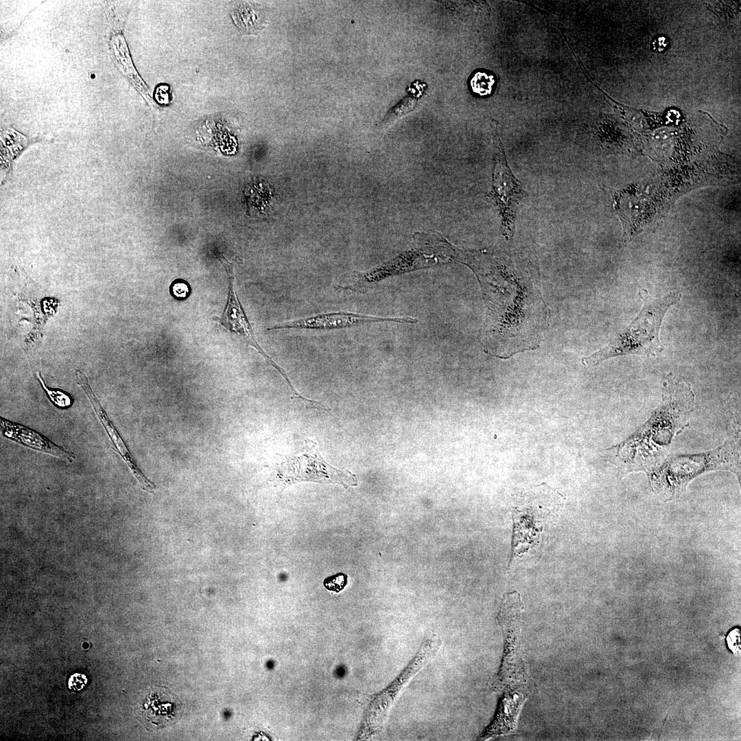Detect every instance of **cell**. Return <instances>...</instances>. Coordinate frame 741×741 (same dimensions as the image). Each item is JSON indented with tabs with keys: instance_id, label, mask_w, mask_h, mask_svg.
Here are the masks:
<instances>
[{
	"instance_id": "6da1fadb",
	"label": "cell",
	"mask_w": 741,
	"mask_h": 741,
	"mask_svg": "<svg viewBox=\"0 0 741 741\" xmlns=\"http://www.w3.org/2000/svg\"><path fill=\"white\" fill-rule=\"evenodd\" d=\"M469 256L467 264L478 277L487 308V346L504 359L538 348L550 312L537 266L522 252Z\"/></svg>"
},
{
	"instance_id": "7a4b0ae2",
	"label": "cell",
	"mask_w": 741,
	"mask_h": 741,
	"mask_svg": "<svg viewBox=\"0 0 741 741\" xmlns=\"http://www.w3.org/2000/svg\"><path fill=\"white\" fill-rule=\"evenodd\" d=\"M643 305L631 324L607 346L582 359L584 365H597L611 357L626 355L657 356L663 346L659 331L663 318L670 306L679 302L681 294L672 292L655 298L646 290H639Z\"/></svg>"
},
{
	"instance_id": "3957f363",
	"label": "cell",
	"mask_w": 741,
	"mask_h": 741,
	"mask_svg": "<svg viewBox=\"0 0 741 741\" xmlns=\"http://www.w3.org/2000/svg\"><path fill=\"white\" fill-rule=\"evenodd\" d=\"M524 604L519 592L506 593L498 619L504 636V652L495 688L502 698L524 702L527 696V677L521 657L520 626Z\"/></svg>"
},
{
	"instance_id": "277c9868",
	"label": "cell",
	"mask_w": 741,
	"mask_h": 741,
	"mask_svg": "<svg viewBox=\"0 0 741 741\" xmlns=\"http://www.w3.org/2000/svg\"><path fill=\"white\" fill-rule=\"evenodd\" d=\"M305 443L303 452L298 454L279 455L277 478L283 489L300 482L338 484L345 489L357 486L355 474L337 469L323 459L315 441L305 438Z\"/></svg>"
},
{
	"instance_id": "5b68a950",
	"label": "cell",
	"mask_w": 741,
	"mask_h": 741,
	"mask_svg": "<svg viewBox=\"0 0 741 741\" xmlns=\"http://www.w3.org/2000/svg\"><path fill=\"white\" fill-rule=\"evenodd\" d=\"M492 128L494 148L492 186L486 197L497 207L502 232L506 237H510L514 231L517 207L524 191L508 165L497 124L494 120Z\"/></svg>"
},
{
	"instance_id": "8992f818",
	"label": "cell",
	"mask_w": 741,
	"mask_h": 741,
	"mask_svg": "<svg viewBox=\"0 0 741 741\" xmlns=\"http://www.w3.org/2000/svg\"><path fill=\"white\" fill-rule=\"evenodd\" d=\"M219 259L227 273L229 290L227 303L224 314L220 319V323L228 330L242 336L247 345L254 347L266 361L281 375L283 379H286L287 376L284 370L264 351L253 336L251 325L235 292L232 266L224 257Z\"/></svg>"
},
{
	"instance_id": "52a82bcc",
	"label": "cell",
	"mask_w": 741,
	"mask_h": 741,
	"mask_svg": "<svg viewBox=\"0 0 741 741\" xmlns=\"http://www.w3.org/2000/svg\"><path fill=\"white\" fill-rule=\"evenodd\" d=\"M392 321L414 322L411 318H382L348 312H333L318 314L298 320L279 323L268 330L283 329H342L371 322Z\"/></svg>"
},
{
	"instance_id": "ba28073f",
	"label": "cell",
	"mask_w": 741,
	"mask_h": 741,
	"mask_svg": "<svg viewBox=\"0 0 741 741\" xmlns=\"http://www.w3.org/2000/svg\"><path fill=\"white\" fill-rule=\"evenodd\" d=\"M75 377L77 383L82 387L86 393L99 420L107 432L108 436L113 445L114 449L119 454L128 464L132 474L139 482L141 489L152 493L153 489L156 488V485L148 479L137 465L122 438L110 421L97 397L93 392L86 376L81 370H76Z\"/></svg>"
},
{
	"instance_id": "9c48e42d",
	"label": "cell",
	"mask_w": 741,
	"mask_h": 741,
	"mask_svg": "<svg viewBox=\"0 0 741 741\" xmlns=\"http://www.w3.org/2000/svg\"><path fill=\"white\" fill-rule=\"evenodd\" d=\"M440 646V640L435 635L425 642L408 666L379 698L377 707H373L372 720L374 723L377 721H379V723L381 722L386 712L402 688L433 657Z\"/></svg>"
},
{
	"instance_id": "30bf717a",
	"label": "cell",
	"mask_w": 741,
	"mask_h": 741,
	"mask_svg": "<svg viewBox=\"0 0 741 741\" xmlns=\"http://www.w3.org/2000/svg\"><path fill=\"white\" fill-rule=\"evenodd\" d=\"M1 430L4 436L30 448L72 462L74 455L57 445L44 436L20 424L1 417Z\"/></svg>"
},
{
	"instance_id": "8fae6325",
	"label": "cell",
	"mask_w": 741,
	"mask_h": 741,
	"mask_svg": "<svg viewBox=\"0 0 741 741\" xmlns=\"http://www.w3.org/2000/svg\"><path fill=\"white\" fill-rule=\"evenodd\" d=\"M615 211L622 220L624 237L629 239L641 226V222L646 216V204L639 198L626 191L615 195Z\"/></svg>"
},
{
	"instance_id": "7c38bea8",
	"label": "cell",
	"mask_w": 741,
	"mask_h": 741,
	"mask_svg": "<svg viewBox=\"0 0 741 741\" xmlns=\"http://www.w3.org/2000/svg\"><path fill=\"white\" fill-rule=\"evenodd\" d=\"M162 690L156 692L151 693L146 697L147 701L142 704L141 712L140 715L143 716L145 720H150V724L155 725L156 726H164L169 723L173 719V716H175L174 702L173 701V696H171L168 700L167 698L169 695H167L165 700L162 701L163 694Z\"/></svg>"
},
{
	"instance_id": "4fadbf2b",
	"label": "cell",
	"mask_w": 741,
	"mask_h": 741,
	"mask_svg": "<svg viewBox=\"0 0 741 741\" xmlns=\"http://www.w3.org/2000/svg\"><path fill=\"white\" fill-rule=\"evenodd\" d=\"M417 99L412 95L404 97L398 104L390 108L381 122L382 127L389 126L401 117L414 110Z\"/></svg>"
},
{
	"instance_id": "5bb4252c",
	"label": "cell",
	"mask_w": 741,
	"mask_h": 741,
	"mask_svg": "<svg viewBox=\"0 0 741 741\" xmlns=\"http://www.w3.org/2000/svg\"><path fill=\"white\" fill-rule=\"evenodd\" d=\"M233 21L242 31L250 32L257 28V16L254 10L246 3L239 5L233 12Z\"/></svg>"
},
{
	"instance_id": "9a60e30c",
	"label": "cell",
	"mask_w": 741,
	"mask_h": 741,
	"mask_svg": "<svg viewBox=\"0 0 741 741\" xmlns=\"http://www.w3.org/2000/svg\"><path fill=\"white\" fill-rule=\"evenodd\" d=\"M36 376L47 397L56 407L62 410L71 407L73 399L70 394L61 389L51 388L47 386L40 372L36 374Z\"/></svg>"
},
{
	"instance_id": "2e32d148",
	"label": "cell",
	"mask_w": 741,
	"mask_h": 741,
	"mask_svg": "<svg viewBox=\"0 0 741 741\" xmlns=\"http://www.w3.org/2000/svg\"><path fill=\"white\" fill-rule=\"evenodd\" d=\"M494 83L495 79L493 76L482 71L475 73L471 80V86L473 92L480 95L490 94Z\"/></svg>"
},
{
	"instance_id": "e0dca14e",
	"label": "cell",
	"mask_w": 741,
	"mask_h": 741,
	"mask_svg": "<svg viewBox=\"0 0 741 741\" xmlns=\"http://www.w3.org/2000/svg\"><path fill=\"white\" fill-rule=\"evenodd\" d=\"M170 292L176 299H183L188 296L189 287L185 281L177 280L171 285Z\"/></svg>"
},
{
	"instance_id": "ac0fdd59",
	"label": "cell",
	"mask_w": 741,
	"mask_h": 741,
	"mask_svg": "<svg viewBox=\"0 0 741 741\" xmlns=\"http://www.w3.org/2000/svg\"><path fill=\"white\" fill-rule=\"evenodd\" d=\"M727 642L729 648L736 655H739L740 652V630L736 628L733 630L727 636Z\"/></svg>"
},
{
	"instance_id": "d6986e66",
	"label": "cell",
	"mask_w": 741,
	"mask_h": 741,
	"mask_svg": "<svg viewBox=\"0 0 741 741\" xmlns=\"http://www.w3.org/2000/svg\"><path fill=\"white\" fill-rule=\"evenodd\" d=\"M346 575L343 573H339L335 576L326 578L324 585L328 589H332V588H334L333 589H336V588L342 589L344 585L339 584V582H346Z\"/></svg>"
},
{
	"instance_id": "ffe728a7",
	"label": "cell",
	"mask_w": 741,
	"mask_h": 741,
	"mask_svg": "<svg viewBox=\"0 0 741 741\" xmlns=\"http://www.w3.org/2000/svg\"><path fill=\"white\" fill-rule=\"evenodd\" d=\"M155 98L158 103L166 105L170 100V93L169 86L165 85H161L156 89Z\"/></svg>"
},
{
	"instance_id": "44dd1931",
	"label": "cell",
	"mask_w": 741,
	"mask_h": 741,
	"mask_svg": "<svg viewBox=\"0 0 741 741\" xmlns=\"http://www.w3.org/2000/svg\"><path fill=\"white\" fill-rule=\"evenodd\" d=\"M86 683V679L84 675L82 674H73L71 677L69 682V685L71 689L74 690H81Z\"/></svg>"
},
{
	"instance_id": "7402d4cb",
	"label": "cell",
	"mask_w": 741,
	"mask_h": 741,
	"mask_svg": "<svg viewBox=\"0 0 741 741\" xmlns=\"http://www.w3.org/2000/svg\"><path fill=\"white\" fill-rule=\"evenodd\" d=\"M667 43L668 42H666V37L659 36L657 38L655 37V40L652 42V46L655 48V51H661L666 47V46Z\"/></svg>"
}]
</instances>
